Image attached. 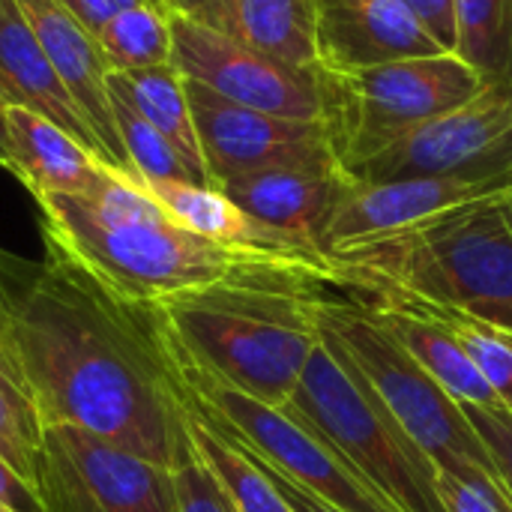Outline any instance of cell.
<instances>
[{"mask_svg": "<svg viewBox=\"0 0 512 512\" xmlns=\"http://www.w3.org/2000/svg\"><path fill=\"white\" fill-rule=\"evenodd\" d=\"M15 351L42 426H81L159 468L189 447L183 381L156 306L57 249L24 294Z\"/></svg>", "mask_w": 512, "mask_h": 512, "instance_id": "obj_1", "label": "cell"}, {"mask_svg": "<svg viewBox=\"0 0 512 512\" xmlns=\"http://www.w3.org/2000/svg\"><path fill=\"white\" fill-rule=\"evenodd\" d=\"M327 288V261L267 258L153 306L192 366L282 408L318 345L315 306Z\"/></svg>", "mask_w": 512, "mask_h": 512, "instance_id": "obj_2", "label": "cell"}, {"mask_svg": "<svg viewBox=\"0 0 512 512\" xmlns=\"http://www.w3.org/2000/svg\"><path fill=\"white\" fill-rule=\"evenodd\" d=\"M327 282L366 303L480 321L512 339V189L324 255Z\"/></svg>", "mask_w": 512, "mask_h": 512, "instance_id": "obj_3", "label": "cell"}, {"mask_svg": "<svg viewBox=\"0 0 512 512\" xmlns=\"http://www.w3.org/2000/svg\"><path fill=\"white\" fill-rule=\"evenodd\" d=\"M45 249L84 264L129 300L162 297L219 282L243 267L282 258L207 240L177 225L144 186L117 177L99 195H39ZM306 261V258H300Z\"/></svg>", "mask_w": 512, "mask_h": 512, "instance_id": "obj_4", "label": "cell"}, {"mask_svg": "<svg viewBox=\"0 0 512 512\" xmlns=\"http://www.w3.org/2000/svg\"><path fill=\"white\" fill-rule=\"evenodd\" d=\"M315 318L432 459L438 474L453 477L504 512H512V492L468 423L462 402L402 348L375 306L357 297H330V291H324Z\"/></svg>", "mask_w": 512, "mask_h": 512, "instance_id": "obj_5", "label": "cell"}, {"mask_svg": "<svg viewBox=\"0 0 512 512\" xmlns=\"http://www.w3.org/2000/svg\"><path fill=\"white\" fill-rule=\"evenodd\" d=\"M282 408L312 426L399 512H447L432 459L321 327L318 345Z\"/></svg>", "mask_w": 512, "mask_h": 512, "instance_id": "obj_6", "label": "cell"}, {"mask_svg": "<svg viewBox=\"0 0 512 512\" xmlns=\"http://www.w3.org/2000/svg\"><path fill=\"white\" fill-rule=\"evenodd\" d=\"M315 81L318 123L336 165L351 177L411 129L477 96L489 78L441 51L363 69H315Z\"/></svg>", "mask_w": 512, "mask_h": 512, "instance_id": "obj_7", "label": "cell"}, {"mask_svg": "<svg viewBox=\"0 0 512 512\" xmlns=\"http://www.w3.org/2000/svg\"><path fill=\"white\" fill-rule=\"evenodd\" d=\"M171 342V339H168ZM183 399L189 408L234 435L252 453L267 459L279 474L309 489L321 501L342 512H399L381 492H375L312 426L288 408L264 405L192 366L171 342Z\"/></svg>", "mask_w": 512, "mask_h": 512, "instance_id": "obj_8", "label": "cell"}, {"mask_svg": "<svg viewBox=\"0 0 512 512\" xmlns=\"http://www.w3.org/2000/svg\"><path fill=\"white\" fill-rule=\"evenodd\" d=\"M45 512H174L171 471L72 423L42 426Z\"/></svg>", "mask_w": 512, "mask_h": 512, "instance_id": "obj_9", "label": "cell"}, {"mask_svg": "<svg viewBox=\"0 0 512 512\" xmlns=\"http://www.w3.org/2000/svg\"><path fill=\"white\" fill-rule=\"evenodd\" d=\"M444 174H512V75L489 78L477 96L411 129L363 162L351 180L387 183Z\"/></svg>", "mask_w": 512, "mask_h": 512, "instance_id": "obj_10", "label": "cell"}, {"mask_svg": "<svg viewBox=\"0 0 512 512\" xmlns=\"http://www.w3.org/2000/svg\"><path fill=\"white\" fill-rule=\"evenodd\" d=\"M171 66L222 99L291 120H318L315 69L273 60L210 24L171 15Z\"/></svg>", "mask_w": 512, "mask_h": 512, "instance_id": "obj_11", "label": "cell"}, {"mask_svg": "<svg viewBox=\"0 0 512 512\" xmlns=\"http://www.w3.org/2000/svg\"><path fill=\"white\" fill-rule=\"evenodd\" d=\"M186 99L201 144L210 183L219 186L237 174L288 168V165H336L318 120H291L222 99L219 93L186 81Z\"/></svg>", "mask_w": 512, "mask_h": 512, "instance_id": "obj_12", "label": "cell"}, {"mask_svg": "<svg viewBox=\"0 0 512 512\" xmlns=\"http://www.w3.org/2000/svg\"><path fill=\"white\" fill-rule=\"evenodd\" d=\"M512 189V174H444V177H408L387 183L348 180L336 201L324 234L321 252H336L399 228L417 225L444 210L501 195Z\"/></svg>", "mask_w": 512, "mask_h": 512, "instance_id": "obj_13", "label": "cell"}, {"mask_svg": "<svg viewBox=\"0 0 512 512\" xmlns=\"http://www.w3.org/2000/svg\"><path fill=\"white\" fill-rule=\"evenodd\" d=\"M15 6L33 27L57 78L63 81L72 102L78 105L90 132L96 135L102 162L114 174L141 186L138 174L129 165V156L117 135V126H114V111H111L108 90H105V78H108L111 66H108L96 36L60 0H15Z\"/></svg>", "mask_w": 512, "mask_h": 512, "instance_id": "obj_14", "label": "cell"}, {"mask_svg": "<svg viewBox=\"0 0 512 512\" xmlns=\"http://www.w3.org/2000/svg\"><path fill=\"white\" fill-rule=\"evenodd\" d=\"M315 69H363L405 57L441 54L402 0H312Z\"/></svg>", "mask_w": 512, "mask_h": 512, "instance_id": "obj_15", "label": "cell"}, {"mask_svg": "<svg viewBox=\"0 0 512 512\" xmlns=\"http://www.w3.org/2000/svg\"><path fill=\"white\" fill-rule=\"evenodd\" d=\"M348 180L339 165H288L237 174L216 189L264 228L321 252L324 225Z\"/></svg>", "mask_w": 512, "mask_h": 512, "instance_id": "obj_16", "label": "cell"}, {"mask_svg": "<svg viewBox=\"0 0 512 512\" xmlns=\"http://www.w3.org/2000/svg\"><path fill=\"white\" fill-rule=\"evenodd\" d=\"M3 126L9 141V174H15L33 198H90L120 177L105 162H99L84 144H78L66 129L27 108L3 105Z\"/></svg>", "mask_w": 512, "mask_h": 512, "instance_id": "obj_17", "label": "cell"}, {"mask_svg": "<svg viewBox=\"0 0 512 512\" xmlns=\"http://www.w3.org/2000/svg\"><path fill=\"white\" fill-rule=\"evenodd\" d=\"M0 105H18L51 120L102 162L96 135L66 93L15 0H0Z\"/></svg>", "mask_w": 512, "mask_h": 512, "instance_id": "obj_18", "label": "cell"}, {"mask_svg": "<svg viewBox=\"0 0 512 512\" xmlns=\"http://www.w3.org/2000/svg\"><path fill=\"white\" fill-rule=\"evenodd\" d=\"M147 195L183 228L225 243L237 249H255L270 252L282 258H306V261H324L321 252L264 228L252 216H246L222 189L216 186H198V183H180V180H156L144 183Z\"/></svg>", "mask_w": 512, "mask_h": 512, "instance_id": "obj_19", "label": "cell"}, {"mask_svg": "<svg viewBox=\"0 0 512 512\" xmlns=\"http://www.w3.org/2000/svg\"><path fill=\"white\" fill-rule=\"evenodd\" d=\"M195 21L288 66H318L312 0H216Z\"/></svg>", "mask_w": 512, "mask_h": 512, "instance_id": "obj_20", "label": "cell"}, {"mask_svg": "<svg viewBox=\"0 0 512 512\" xmlns=\"http://www.w3.org/2000/svg\"><path fill=\"white\" fill-rule=\"evenodd\" d=\"M381 315V321L390 327V333L402 342V348L459 402L480 405V408H498L495 390L486 384L462 342L453 336L447 324H441L435 315L414 309V306H384L369 303Z\"/></svg>", "mask_w": 512, "mask_h": 512, "instance_id": "obj_21", "label": "cell"}, {"mask_svg": "<svg viewBox=\"0 0 512 512\" xmlns=\"http://www.w3.org/2000/svg\"><path fill=\"white\" fill-rule=\"evenodd\" d=\"M105 87L120 93L153 129H159L174 144V150L189 162V168L198 174L204 186H213L195 135L186 84L174 66H159L144 72H108Z\"/></svg>", "mask_w": 512, "mask_h": 512, "instance_id": "obj_22", "label": "cell"}, {"mask_svg": "<svg viewBox=\"0 0 512 512\" xmlns=\"http://www.w3.org/2000/svg\"><path fill=\"white\" fill-rule=\"evenodd\" d=\"M186 429L198 450V456L207 462V468L222 483L225 495L231 498L237 512H294L288 501L279 495V489L270 483V477L261 471V465L252 459V453L225 435L219 426L204 420L186 405Z\"/></svg>", "mask_w": 512, "mask_h": 512, "instance_id": "obj_23", "label": "cell"}, {"mask_svg": "<svg viewBox=\"0 0 512 512\" xmlns=\"http://www.w3.org/2000/svg\"><path fill=\"white\" fill-rule=\"evenodd\" d=\"M96 42L111 72L171 66V12L150 3L129 6L102 24Z\"/></svg>", "mask_w": 512, "mask_h": 512, "instance_id": "obj_24", "label": "cell"}, {"mask_svg": "<svg viewBox=\"0 0 512 512\" xmlns=\"http://www.w3.org/2000/svg\"><path fill=\"white\" fill-rule=\"evenodd\" d=\"M108 99H111L117 135L123 141V150H126L129 165L138 174L141 186L144 183H156V180H180V183L204 186L198 180V174L189 168V162L174 150V144L159 129H153L120 93L108 90Z\"/></svg>", "mask_w": 512, "mask_h": 512, "instance_id": "obj_25", "label": "cell"}, {"mask_svg": "<svg viewBox=\"0 0 512 512\" xmlns=\"http://www.w3.org/2000/svg\"><path fill=\"white\" fill-rule=\"evenodd\" d=\"M456 21V54L486 78H501L507 69V0H456Z\"/></svg>", "mask_w": 512, "mask_h": 512, "instance_id": "obj_26", "label": "cell"}, {"mask_svg": "<svg viewBox=\"0 0 512 512\" xmlns=\"http://www.w3.org/2000/svg\"><path fill=\"white\" fill-rule=\"evenodd\" d=\"M0 456L6 465L39 492L42 420L33 402L0 375Z\"/></svg>", "mask_w": 512, "mask_h": 512, "instance_id": "obj_27", "label": "cell"}, {"mask_svg": "<svg viewBox=\"0 0 512 512\" xmlns=\"http://www.w3.org/2000/svg\"><path fill=\"white\" fill-rule=\"evenodd\" d=\"M384 306H405V303H384ZM423 309V306H414ZM429 315H435L441 324H447L453 330V336L462 342V348L468 351V357L474 360V366L480 369V375L486 378V384L495 390L498 402L512 411V339L462 315H447V312H432L423 309Z\"/></svg>", "mask_w": 512, "mask_h": 512, "instance_id": "obj_28", "label": "cell"}, {"mask_svg": "<svg viewBox=\"0 0 512 512\" xmlns=\"http://www.w3.org/2000/svg\"><path fill=\"white\" fill-rule=\"evenodd\" d=\"M36 270H39V264H30L24 258H15L12 252L0 249V375L9 378L24 396H27V387H24V375H21L18 351H15V321H18L24 294H27Z\"/></svg>", "mask_w": 512, "mask_h": 512, "instance_id": "obj_29", "label": "cell"}, {"mask_svg": "<svg viewBox=\"0 0 512 512\" xmlns=\"http://www.w3.org/2000/svg\"><path fill=\"white\" fill-rule=\"evenodd\" d=\"M168 471L174 486V512H237L216 474L198 456L192 438Z\"/></svg>", "mask_w": 512, "mask_h": 512, "instance_id": "obj_30", "label": "cell"}, {"mask_svg": "<svg viewBox=\"0 0 512 512\" xmlns=\"http://www.w3.org/2000/svg\"><path fill=\"white\" fill-rule=\"evenodd\" d=\"M462 408H465L468 423L480 435L483 447L495 459L498 474L504 477L507 489L512 492V411L504 405L480 408V405H468V402H462Z\"/></svg>", "mask_w": 512, "mask_h": 512, "instance_id": "obj_31", "label": "cell"}, {"mask_svg": "<svg viewBox=\"0 0 512 512\" xmlns=\"http://www.w3.org/2000/svg\"><path fill=\"white\" fill-rule=\"evenodd\" d=\"M402 6L414 15V21L438 42L441 51L456 54L459 45V21L456 0H402Z\"/></svg>", "mask_w": 512, "mask_h": 512, "instance_id": "obj_32", "label": "cell"}, {"mask_svg": "<svg viewBox=\"0 0 512 512\" xmlns=\"http://www.w3.org/2000/svg\"><path fill=\"white\" fill-rule=\"evenodd\" d=\"M192 411H195V408H192ZM195 414H198V411H195ZM201 417H204V414H201ZM204 420H207V417H204ZM210 423H213V420H210ZM213 426H216V423H213ZM222 432H225V429H222ZM225 435H228V432H225ZM231 438H234V435H231ZM234 441H237V438H234ZM243 447H246V444H243ZM246 450H249V447H246ZM249 453H252V450H249ZM252 459L261 465V471L270 477V483L279 489V495L288 501V507H291L294 512H342V510H336V507H330L327 501H321L318 495H312L309 489L297 486V483H294V480H288L285 474H279V471H276L267 459H261L258 453H252Z\"/></svg>", "mask_w": 512, "mask_h": 512, "instance_id": "obj_33", "label": "cell"}, {"mask_svg": "<svg viewBox=\"0 0 512 512\" xmlns=\"http://www.w3.org/2000/svg\"><path fill=\"white\" fill-rule=\"evenodd\" d=\"M93 36L102 30V24L108 18H114L117 12L129 9V6H141V3H150V6H162V0H60ZM165 9V6H162ZM168 12V9H165Z\"/></svg>", "mask_w": 512, "mask_h": 512, "instance_id": "obj_34", "label": "cell"}, {"mask_svg": "<svg viewBox=\"0 0 512 512\" xmlns=\"http://www.w3.org/2000/svg\"><path fill=\"white\" fill-rule=\"evenodd\" d=\"M0 504L9 512H45L39 492L27 480H21L6 465L3 456H0Z\"/></svg>", "mask_w": 512, "mask_h": 512, "instance_id": "obj_35", "label": "cell"}, {"mask_svg": "<svg viewBox=\"0 0 512 512\" xmlns=\"http://www.w3.org/2000/svg\"><path fill=\"white\" fill-rule=\"evenodd\" d=\"M438 492H441V501L447 512H504L498 504H492L489 498L477 495L474 489L456 483L453 477H438Z\"/></svg>", "mask_w": 512, "mask_h": 512, "instance_id": "obj_36", "label": "cell"}, {"mask_svg": "<svg viewBox=\"0 0 512 512\" xmlns=\"http://www.w3.org/2000/svg\"><path fill=\"white\" fill-rule=\"evenodd\" d=\"M216 0H162V6L171 15H186V18H198L204 9H210Z\"/></svg>", "mask_w": 512, "mask_h": 512, "instance_id": "obj_37", "label": "cell"}, {"mask_svg": "<svg viewBox=\"0 0 512 512\" xmlns=\"http://www.w3.org/2000/svg\"><path fill=\"white\" fill-rule=\"evenodd\" d=\"M0 168L9 171V141H6V126H3V105H0Z\"/></svg>", "mask_w": 512, "mask_h": 512, "instance_id": "obj_38", "label": "cell"}, {"mask_svg": "<svg viewBox=\"0 0 512 512\" xmlns=\"http://www.w3.org/2000/svg\"><path fill=\"white\" fill-rule=\"evenodd\" d=\"M504 75H512V0H507V69Z\"/></svg>", "mask_w": 512, "mask_h": 512, "instance_id": "obj_39", "label": "cell"}, {"mask_svg": "<svg viewBox=\"0 0 512 512\" xmlns=\"http://www.w3.org/2000/svg\"><path fill=\"white\" fill-rule=\"evenodd\" d=\"M0 512H9V510H6V507H3V504H0Z\"/></svg>", "mask_w": 512, "mask_h": 512, "instance_id": "obj_40", "label": "cell"}]
</instances>
